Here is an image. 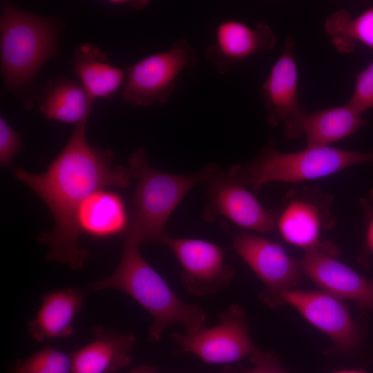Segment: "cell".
Listing matches in <instances>:
<instances>
[{
	"label": "cell",
	"mask_w": 373,
	"mask_h": 373,
	"mask_svg": "<svg viewBox=\"0 0 373 373\" xmlns=\"http://www.w3.org/2000/svg\"><path fill=\"white\" fill-rule=\"evenodd\" d=\"M292 305L312 325L328 336L343 352L354 350L359 343V331L342 300L324 291L290 289L271 298L266 305Z\"/></svg>",
	"instance_id": "7c38bea8"
},
{
	"label": "cell",
	"mask_w": 373,
	"mask_h": 373,
	"mask_svg": "<svg viewBox=\"0 0 373 373\" xmlns=\"http://www.w3.org/2000/svg\"><path fill=\"white\" fill-rule=\"evenodd\" d=\"M93 331V339L71 354V373H111L130 364L136 342L133 333L101 326Z\"/></svg>",
	"instance_id": "e0dca14e"
},
{
	"label": "cell",
	"mask_w": 373,
	"mask_h": 373,
	"mask_svg": "<svg viewBox=\"0 0 373 373\" xmlns=\"http://www.w3.org/2000/svg\"><path fill=\"white\" fill-rule=\"evenodd\" d=\"M93 100L82 84L60 77L42 88L38 109L48 119L77 124L88 118Z\"/></svg>",
	"instance_id": "44dd1931"
},
{
	"label": "cell",
	"mask_w": 373,
	"mask_h": 373,
	"mask_svg": "<svg viewBox=\"0 0 373 373\" xmlns=\"http://www.w3.org/2000/svg\"><path fill=\"white\" fill-rule=\"evenodd\" d=\"M219 166L207 164L189 174H172L152 168L144 148H138L128 159V170L135 185L131 195V213L124 238L161 242L171 214L197 184H208Z\"/></svg>",
	"instance_id": "277c9868"
},
{
	"label": "cell",
	"mask_w": 373,
	"mask_h": 373,
	"mask_svg": "<svg viewBox=\"0 0 373 373\" xmlns=\"http://www.w3.org/2000/svg\"><path fill=\"white\" fill-rule=\"evenodd\" d=\"M325 30L333 45L341 52L354 50L356 41L373 49V7L354 18L346 9H341L327 19Z\"/></svg>",
	"instance_id": "7402d4cb"
},
{
	"label": "cell",
	"mask_w": 373,
	"mask_h": 373,
	"mask_svg": "<svg viewBox=\"0 0 373 373\" xmlns=\"http://www.w3.org/2000/svg\"><path fill=\"white\" fill-rule=\"evenodd\" d=\"M359 204L365 216V236L358 260L363 267H367L370 266L373 257V189L360 199Z\"/></svg>",
	"instance_id": "484cf974"
},
{
	"label": "cell",
	"mask_w": 373,
	"mask_h": 373,
	"mask_svg": "<svg viewBox=\"0 0 373 373\" xmlns=\"http://www.w3.org/2000/svg\"><path fill=\"white\" fill-rule=\"evenodd\" d=\"M87 123L86 119L75 124L69 140L44 173L12 169L15 177L44 201L53 216V229L39 236V241L48 245L46 259L73 269L82 267L88 257V251L77 245L82 236L77 222L78 208L93 192L111 186L128 188L132 179L128 169L112 167L113 153L110 150L88 144Z\"/></svg>",
	"instance_id": "6da1fadb"
},
{
	"label": "cell",
	"mask_w": 373,
	"mask_h": 373,
	"mask_svg": "<svg viewBox=\"0 0 373 373\" xmlns=\"http://www.w3.org/2000/svg\"><path fill=\"white\" fill-rule=\"evenodd\" d=\"M196 63L194 48L185 39L177 40L168 50L147 56L126 70L124 101L135 106L163 105L178 76Z\"/></svg>",
	"instance_id": "8992f818"
},
{
	"label": "cell",
	"mask_w": 373,
	"mask_h": 373,
	"mask_svg": "<svg viewBox=\"0 0 373 373\" xmlns=\"http://www.w3.org/2000/svg\"><path fill=\"white\" fill-rule=\"evenodd\" d=\"M294 46L295 40L290 36L260 86L265 120L271 126L283 123L303 108L298 100V73Z\"/></svg>",
	"instance_id": "2e32d148"
},
{
	"label": "cell",
	"mask_w": 373,
	"mask_h": 373,
	"mask_svg": "<svg viewBox=\"0 0 373 373\" xmlns=\"http://www.w3.org/2000/svg\"><path fill=\"white\" fill-rule=\"evenodd\" d=\"M252 363L254 366L251 369L236 372L235 369L229 367L223 373H288L272 352L261 351Z\"/></svg>",
	"instance_id": "4316f807"
},
{
	"label": "cell",
	"mask_w": 373,
	"mask_h": 373,
	"mask_svg": "<svg viewBox=\"0 0 373 373\" xmlns=\"http://www.w3.org/2000/svg\"><path fill=\"white\" fill-rule=\"evenodd\" d=\"M287 137H304L306 146H329L363 128V113L350 105L308 113L303 108L283 122Z\"/></svg>",
	"instance_id": "9a60e30c"
},
{
	"label": "cell",
	"mask_w": 373,
	"mask_h": 373,
	"mask_svg": "<svg viewBox=\"0 0 373 373\" xmlns=\"http://www.w3.org/2000/svg\"><path fill=\"white\" fill-rule=\"evenodd\" d=\"M21 134L14 130L0 117V164L3 167H8L13 163L16 155L21 150Z\"/></svg>",
	"instance_id": "d4e9b609"
},
{
	"label": "cell",
	"mask_w": 373,
	"mask_h": 373,
	"mask_svg": "<svg viewBox=\"0 0 373 373\" xmlns=\"http://www.w3.org/2000/svg\"><path fill=\"white\" fill-rule=\"evenodd\" d=\"M219 320L210 328L173 333L171 338L180 352L193 354L207 363L229 364L246 357L252 362L261 350L250 337L245 311L232 304L220 314Z\"/></svg>",
	"instance_id": "52a82bcc"
},
{
	"label": "cell",
	"mask_w": 373,
	"mask_h": 373,
	"mask_svg": "<svg viewBox=\"0 0 373 373\" xmlns=\"http://www.w3.org/2000/svg\"><path fill=\"white\" fill-rule=\"evenodd\" d=\"M276 37L264 21L249 26L240 21L228 19L215 28L213 41L205 50L207 59L220 75L252 55L274 48Z\"/></svg>",
	"instance_id": "5bb4252c"
},
{
	"label": "cell",
	"mask_w": 373,
	"mask_h": 373,
	"mask_svg": "<svg viewBox=\"0 0 373 373\" xmlns=\"http://www.w3.org/2000/svg\"><path fill=\"white\" fill-rule=\"evenodd\" d=\"M340 255L334 243L323 241L305 249L303 256L294 260L303 274L323 291L373 311V278H367L340 262Z\"/></svg>",
	"instance_id": "30bf717a"
},
{
	"label": "cell",
	"mask_w": 373,
	"mask_h": 373,
	"mask_svg": "<svg viewBox=\"0 0 373 373\" xmlns=\"http://www.w3.org/2000/svg\"><path fill=\"white\" fill-rule=\"evenodd\" d=\"M334 373H366L362 370H341Z\"/></svg>",
	"instance_id": "f546056e"
},
{
	"label": "cell",
	"mask_w": 373,
	"mask_h": 373,
	"mask_svg": "<svg viewBox=\"0 0 373 373\" xmlns=\"http://www.w3.org/2000/svg\"><path fill=\"white\" fill-rule=\"evenodd\" d=\"M10 373H71V355L46 346L18 361Z\"/></svg>",
	"instance_id": "603a6c76"
},
{
	"label": "cell",
	"mask_w": 373,
	"mask_h": 373,
	"mask_svg": "<svg viewBox=\"0 0 373 373\" xmlns=\"http://www.w3.org/2000/svg\"><path fill=\"white\" fill-rule=\"evenodd\" d=\"M128 218L122 196L106 189L93 192L77 211V222L81 233L96 238L124 234Z\"/></svg>",
	"instance_id": "d6986e66"
},
{
	"label": "cell",
	"mask_w": 373,
	"mask_h": 373,
	"mask_svg": "<svg viewBox=\"0 0 373 373\" xmlns=\"http://www.w3.org/2000/svg\"><path fill=\"white\" fill-rule=\"evenodd\" d=\"M350 105L363 114L373 108V61L358 74Z\"/></svg>",
	"instance_id": "cb8c5ba5"
},
{
	"label": "cell",
	"mask_w": 373,
	"mask_h": 373,
	"mask_svg": "<svg viewBox=\"0 0 373 373\" xmlns=\"http://www.w3.org/2000/svg\"><path fill=\"white\" fill-rule=\"evenodd\" d=\"M73 57L75 73L93 99L111 97L123 86L126 70L111 65L95 44H77Z\"/></svg>",
	"instance_id": "ffe728a7"
},
{
	"label": "cell",
	"mask_w": 373,
	"mask_h": 373,
	"mask_svg": "<svg viewBox=\"0 0 373 373\" xmlns=\"http://www.w3.org/2000/svg\"><path fill=\"white\" fill-rule=\"evenodd\" d=\"M63 27L58 17L35 15L3 1L0 15L2 95H14L26 108L39 103L42 88L35 78L43 65L59 53Z\"/></svg>",
	"instance_id": "7a4b0ae2"
},
{
	"label": "cell",
	"mask_w": 373,
	"mask_h": 373,
	"mask_svg": "<svg viewBox=\"0 0 373 373\" xmlns=\"http://www.w3.org/2000/svg\"><path fill=\"white\" fill-rule=\"evenodd\" d=\"M333 195L318 186H294L287 191L276 216V228L287 242L304 249L316 246L322 231L336 225Z\"/></svg>",
	"instance_id": "ba28073f"
},
{
	"label": "cell",
	"mask_w": 373,
	"mask_h": 373,
	"mask_svg": "<svg viewBox=\"0 0 373 373\" xmlns=\"http://www.w3.org/2000/svg\"><path fill=\"white\" fill-rule=\"evenodd\" d=\"M131 373H158V372L155 368L152 367L141 366L135 369Z\"/></svg>",
	"instance_id": "f1b7e54d"
},
{
	"label": "cell",
	"mask_w": 373,
	"mask_h": 373,
	"mask_svg": "<svg viewBox=\"0 0 373 373\" xmlns=\"http://www.w3.org/2000/svg\"><path fill=\"white\" fill-rule=\"evenodd\" d=\"M104 3L107 4L111 6L115 7H127L134 9L141 10L145 8L149 3L148 1L145 0H113V1H103Z\"/></svg>",
	"instance_id": "83f0119b"
},
{
	"label": "cell",
	"mask_w": 373,
	"mask_h": 373,
	"mask_svg": "<svg viewBox=\"0 0 373 373\" xmlns=\"http://www.w3.org/2000/svg\"><path fill=\"white\" fill-rule=\"evenodd\" d=\"M140 244L124 238L121 260L108 277L92 283L88 288L101 291L119 290L134 299L151 316L153 322L148 338L158 341L166 329L181 323L186 332H194L206 327L207 314L195 304L182 301L163 278L146 261L139 249Z\"/></svg>",
	"instance_id": "3957f363"
},
{
	"label": "cell",
	"mask_w": 373,
	"mask_h": 373,
	"mask_svg": "<svg viewBox=\"0 0 373 373\" xmlns=\"http://www.w3.org/2000/svg\"><path fill=\"white\" fill-rule=\"evenodd\" d=\"M84 294V290L77 288L45 293L35 316L28 325L30 336L43 342L70 336L75 318L83 305Z\"/></svg>",
	"instance_id": "ac0fdd59"
},
{
	"label": "cell",
	"mask_w": 373,
	"mask_h": 373,
	"mask_svg": "<svg viewBox=\"0 0 373 373\" xmlns=\"http://www.w3.org/2000/svg\"><path fill=\"white\" fill-rule=\"evenodd\" d=\"M273 139L253 160L233 165L228 172L254 193L274 182L294 183L331 175L350 166L373 163V151H358L332 146H306L295 152L278 151Z\"/></svg>",
	"instance_id": "5b68a950"
},
{
	"label": "cell",
	"mask_w": 373,
	"mask_h": 373,
	"mask_svg": "<svg viewBox=\"0 0 373 373\" xmlns=\"http://www.w3.org/2000/svg\"><path fill=\"white\" fill-rule=\"evenodd\" d=\"M232 247L254 271L266 289L260 298L266 304L283 291L303 282V273L280 243L247 231L231 234Z\"/></svg>",
	"instance_id": "4fadbf2b"
},
{
	"label": "cell",
	"mask_w": 373,
	"mask_h": 373,
	"mask_svg": "<svg viewBox=\"0 0 373 373\" xmlns=\"http://www.w3.org/2000/svg\"><path fill=\"white\" fill-rule=\"evenodd\" d=\"M161 242L173 252L181 267V280L186 289L197 296L218 293L235 275L225 262L220 246L200 239L174 238L164 233Z\"/></svg>",
	"instance_id": "8fae6325"
},
{
	"label": "cell",
	"mask_w": 373,
	"mask_h": 373,
	"mask_svg": "<svg viewBox=\"0 0 373 373\" xmlns=\"http://www.w3.org/2000/svg\"><path fill=\"white\" fill-rule=\"evenodd\" d=\"M204 221L212 222L223 216L238 227L260 233L276 228V216L265 209L251 190L236 177L220 167L208 182Z\"/></svg>",
	"instance_id": "9c48e42d"
}]
</instances>
